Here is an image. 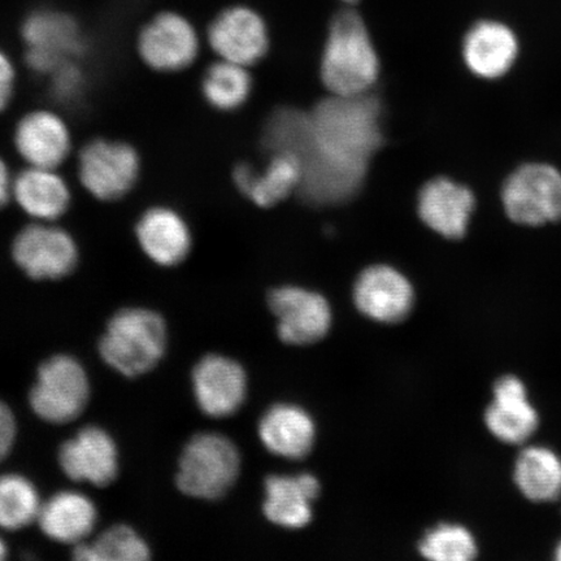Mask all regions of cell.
<instances>
[{
    "instance_id": "cell-11",
    "label": "cell",
    "mask_w": 561,
    "mask_h": 561,
    "mask_svg": "<svg viewBox=\"0 0 561 561\" xmlns=\"http://www.w3.org/2000/svg\"><path fill=\"white\" fill-rule=\"evenodd\" d=\"M138 54L157 72L174 73L191 67L199 55L201 41L194 25L178 12H161L138 37Z\"/></svg>"
},
{
    "instance_id": "cell-1",
    "label": "cell",
    "mask_w": 561,
    "mask_h": 561,
    "mask_svg": "<svg viewBox=\"0 0 561 561\" xmlns=\"http://www.w3.org/2000/svg\"><path fill=\"white\" fill-rule=\"evenodd\" d=\"M381 116V103L370 93L332 95L310 114L277 110L265 125L263 146L299 160L298 194L308 205H341L360 191L369 161L383 144Z\"/></svg>"
},
{
    "instance_id": "cell-33",
    "label": "cell",
    "mask_w": 561,
    "mask_h": 561,
    "mask_svg": "<svg viewBox=\"0 0 561 561\" xmlns=\"http://www.w3.org/2000/svg\"><path fill=\"white\" fill-rule=\"evenodd\" d=\"M16 70L11 59L0 50V112H3L11 102L13 85H15Z\"/></svg>"
},
{
    "instance_id": "cell-5",
    "label": "cell",
    "mask_w": 561,
    "mask_h": 561,
    "mask_svg": "<svg viewBox=\"0 0 561 561\" xmlns=\"http://www.w3.org/2000/svg\"><path fill=\"white\" fill-rule=\"evenodd\" d=\"M504 213L517 226L545 227L561 221V172L547 163L517 167L502 186Z\"/></svg>"
},
{
    "instance_id": "cell-9",
    "label": "cell",
    "mask_w": 561,
    "mask_h": 561,
    "mask_svg": "<svg viewBox=\"0 0 561 561\" xmlns=\"http://www.w3.org/2000/svg\"><path fill=\"white\" fill-rule=\"evenodd\" d=\"M21 34L26 46V65L37 73L51 76L56 69L75 61L82 53L79 25L60 11L31 13L21 27Z\"/></svg>"
},
{
    "instance_id": "cell-15",
    "label": "cell",
    "mask_w": 561,
    "mask_h": 561,
    "mask_svg": "<svg viewBox=\"0 0 561 561\" xmlns=\"http://www.w3.org/2000/svg\"><path fill=\"white\" fill-rule=\"evenodd\" d=\"M354 300L367 318L396 324L411 312L415 293L401 272L388 265H374L356 279Z\"/></svg>"
},
{
    "instance_id": "cell-30",
    "label": "cell",
    "mask_w": 561,
    "mask_h": 561,
    "mask_svg": "<svg viewBox=\"0 0 561 561\" xmlns=\"http://www.w3.org/2000/svg\"><path fill=\"white\" fill-rule=\"evenodd\" d=\"M419 551L425 559L436 561H469L479 553L476 539L465 526L440 524L421 539Z\"/></svg>"
},
{
    "instance_id": "cell-6",
    "label": "cell",
    "mask_w": 561,
    "mask_h": 561,
    "mask_svg": "<svg viewBox=\"0 0 561 561\" xmlns=\"http://www.w3.org/2000/svg\"><path fill=\"white\" fill-rule=\"evenodd\" d=\"M90 382L75 357L56 355L41 364L30 396L35 415L51 424H66L87 409Z\"/></svg>"
},
{
    "instance_id": "cell-22",
    "label": "cell",
    "mask_w": 561,
    "mask_h": 561,
    "mask_svg": "<svg viewBox=\"0 0 561 561\" xmlns=\"http://www.w3.org/2000/svg\"><path fill=\"white\" fill-rule=\"evenodd\" d=\"M12 198L34 221L54 222L67 213L72 196L53 168L27 167L12 182Z\"/></svg>"
},
{
    "instance_id": "cell-35",
    "label": "cell",
    "mask_w": 561,
    "mask_h": 561,
    "mask_svg": "<svg viewBox=\"0 0 561 561\" xmlns=\"http://www.w3.org/2000/svg\"><path fill=\"white\" fill-rule=\"evenodd\" d=\"M7 557V547L2 539H0V560H4Z\"/></svg>"
},
{
    "instance_id": "cell-25",
    "label": "cell",
    "mask_w": 561,
    "mask_h": 561,
    "mask_svg": "<svg viewBox=\"0 0 561 561\" xmlns=\"http://www.w3.org/2000/svg\"><path fill=\"white\" fill-rule=\"evenodd\" d=\"M98 512L90 497L76 491H61L42 504L37 523L53 541L79 545L90 536Z\"/></svg>"
},
{
    "instance_id": "cell-19",
    "label": "cell",
    "mask_w": 561,
    "mask_h": 561,
    "mask_svg": "<svg viewBox=\"0 0 561 561\" xmlns=\"http://www.w3.org/2000/svg\"><path fill=\"white\" fill-rule=\"evenodd\" d=\"M13 142L27 167L53 170L66 161L72 147L66 122L55 112L46 110L33 111L21 118Z\"/></svg>"
},
{
    "instance_id": "cell-7",
    "label": "cell",
    "mask_w": 561,
    "mask_h": 561,
    "mask_svg": "<svg viewBox=\"0 0 561 561\" xmlns=\"http://www.w3.org/2000/svg\"><path fill=\"white\" fill-rule=\"evenodd\" d=\"M140 159L135 147L122 140L95 139L79 157V178L94 198L111 202L128 194L139 178Z\"/></svg>"
},
{
    "instance_id": "cell-10",
    "label": "cell",
    "mask_w": 561,
    "mask_h": 561,
    "mask_svg": "<svg viewBox=\"0 0 561 561\" xmlns=\"http://www.w3.org/2000/svg\"><path fill=\"white\" fill-rule=\"evenodd\" d=\"M522 51L520 35L515 27L495 18L474 20L461 41L465 65L482 80H497L510 73Z\"/></svg>"
},
{
    "instance_id": "cell-4",
    "label": "cell",
    "mask_w": 561,
    "mask_h": 561,
    "mask_svg": "<svg viewBox=\"0 0 561 561\" xmlns=\"http://www.w3.org/2000/svg\"><path fill=\"white\" fill-rule=\"evenodd\" d=\"M240 468V453L233 442L221 434L201 433L182 451L175 482L187 496L220 500L234 485Z\"/></svg>"
},
{
    "instance_id": "cell-12",
    "label": "cell",
    "mask_w": 561,
    "mask_h": 561,
    "mask_svg": "<svg viewBox=\"0 0 561 561\" xmlns=\"http://www.w3.org/2000/svg\"><path fill=\"white\" fill-rule=\"evenodd\" d=\"M270 307L277 318L279 339L289 345H311L328 334L332 325V310L319 293L297 286L273 290Z\"/></svg>"
},
{
    "instance_id": "cell-8",
    "label": "cell",
    "mask_w": 561,
    "mask_h": 561,
    "mask_svg": "<svg viewBox=\"0 0 561 561\" xmlns=\"http://www.w3.org/2000/svg\"><path fill=\"white\" fill-rule=\"evenodd\" d=\"M12 257L33 279H59L72 273L79 262L73 237L54 222L35 221L19 231L12 243Z\"/></svg>"
},
{
    "instance_id": "cell-20",
    "label": "cell",
    "mask_w": 561,
    "mask_h": 561,
    "mask_svg": "<svg viewBox=\"0 0 561 561\" xmlns=\"http://www.w3.org/2000/svg\"><path fill=\"white\" fill-rule=\"evenodd\" d=\"M136 237L140 250L160 266H174L184 262L192 250L191 228L178 210L152 207L139 217Z\"/></svg>"
},
{
    "instance_id": "cell-34",
    "label": "cell",
    "mask_w": 561,
    "mask_h": 561,
    "mask_svg": "<svg viewBox=\"0 0 561 561\" xmlns=\"http://www.w3.org/2000/svg\"><path fill=\"white\" fill-rule=\"evenodd\" d=\"M12 182L9 168L0 159V208H3L12 196Z\"/></svg>"
},
{
    "instance_id": "cell-14",
    "label": "cell",
    "mask_w": 561,
    "mask_h": 561,
    "mask_svg": "<svg viewBox=\"0 0 561 561\" xmlns=\"http://www.w3.org/2000/svg\"><path fill=\"white\" fill-rule=\"evenodd\" d=\"M193 390L196 403L207 416L228 417L241 409L248 377L241 364L229 357L207 355L193 370Z\"/></svg>"
},
{
    "instance_id": "cell-29",
    "label": "cell",
    "mask_w": 561,
    "mask_h": 561,
    "mask_svg": "<svg viewBox=\"0 0 561 561\" xmlns=\"http://www.w3.org/2000/svg\"><path fill=\"white\" fill-rule=\"evenodd\" d=\"M42 504L37 489L21 474L0 476V528L20 530L37 522Z\"/></svg>"
},
{
    "instance_id": "cell-23",
    "label": "cell",
    "mask_w": 561,
    "mask_h": 561,
    "mask_svg": "<svg viewBox=\"0 0 561 561\" xmlns=\"http://www.w3.org/2000/svg\"><path fill=\"white\" fill-rule=\"evenodd\" d=\"M234 184L259 207L268 208L298 193L301 182L299 160L289 152L271 153L268 167L261 173L249 164H241L233 173Z\"/></svg>"
},
{
    "instance_id": "cell-18",
    "label": "cell",
    "mask_w": 561,
    "mask_h": 561,
    "mask_svg": "<svg viewBox=\"0 0 561 561\" xmlns=\"http://www.w3.org/2000/svg\"><path fill=\"white\" fill-rule=\"evenodd\" d=\"M493 392V402L485 412L489 432L503 444H524L539 426L538 412L529 402L525 383L516 376H503Z\"/></svg>"
},
{
    "instance_id": "cell-2",
    "label": "cell",
    "mask_w": 561,
    "mask_h": 561,
    "mask_svg": "<svg viewBox=\"0 0 561 561\" xmlns=\"http://www.w3.org/2000/svg\"><path fill=\"white\" fill-rule=\"evenodd\" d=\"M380 75V60L363 18L353 7L329 25L321 60V79L332 95L369 94Z\"/></svg>"
},
{
    "instance_id": "cell-31",
    "label": "cell",
    "mask_w": 561,
    "mask_h": 561,
    "mask_svg": "<svg viewBox=\"0 0 561 561\" xmlns=\"http://www.w3.org/2000/svg\"><path fill=\"white\" fill-rule=\"evenodd\" d=\"M51 77L54 93L61 100H73L80 93L83 82L82 73L76 67L75 61L56 69Z\"/></svg>"
},
{
    "instance_id": "cell-17",
    "label": "cell",
    "mask_w": 561,
    "mask_h": 561,
    "mask_svg": "<svg viewBox=\"0 0 561 561\" xmlns=\"http://www.w3.org/2000/svg\"><path fill=\"white\" fill-rule=\"evenodd\" d=\"M474 208L471 188L447 178L427 182L419 194L420 219L447 240H461L467 234Z\"/></svg>"
},
{
    "instance_id": "cell-27",
    "label": "cell",
    "mask_w": 561,
    "mask_h": 561,
    "mask_svg": "<svg viewBox=\"0 0 561 561\" xmlns=\"http://www.w3.org/2000/svg\"><path fill=\"white\" fill-rule=\"evenodd\" d=\"M252 80L248 67L219 60L207 69L202 91L208 104L220 111L240 108L248 101Z\"/></svg>"
},
{
    "instance_id": "cell-21",
    "label": "cell",
    "mask_w": 561,
    "mask_h": 561,
    "mask_svg": "<svg viewBox=\"0 0 561 561\" xmlns=\"http://www.w3.org/2000/svg\"><path fill=\"white\" fill-rule=\"evenodd\" d=\"M319 494L320 483L312 474L270 476L265 481L264 515L286 529L305 528Z\"/></svg>"
},
{
    "instance_id": "cell-26",
    "label": "cell",
    "mask_w": 561,
    "mask_h": 561,
    "mask_svg": "<svg viewBox=\"0 0 561 561\" xmlns=\"http://www.w3.org/2000/svg\"><path fill=\"white\" fill-rule=\"evenodd\" d=\"M514 480L530 502L557 501L561 496V458L547 447H526L517 456Z\"/></svg>"
},
{
    "instance_id": "cell-16",
    "label": "cell",
    "mask_w": 561,
    "mask_h": 561,
    "mask_svg": "<svg viewBox=\"0 0 561 561\" xmlns=\"http://www.w3.org/2000/svg\"><path fill=\"white\" fill-rule=\"evenodd\" d=\"M61 471L70 480L107 486L118 473V453L115 440L100 426L83 427L59 450Z\"/></svg>"
},
{
    "instance_id": "cell-3",
    "label": "cell",
    "mask_w": 561,
    "mask_h": 561,
    "mask_svg": "<svg viewBox=\"0 0 561 561\" xmlns=\"http://www.w3.org/2000/svg\"><path fill=\"white\" fill-rule=\"evenodd\" d=\"M165 348V321L146 308L118 311L100 342L102 359L125 377L142 376L156 368Z\"/></svg>"
},
{
    "instance_id": "cell-13",
    "label": "cell",
    "mask_w": 561,
    "mask_h": 561,
    "mask_svg": "<svg viewBox=\"0 0 561 561\" xmlns=\"http://www.w3.org/2000/svg\"><path fill=\"white\" fill-rule=\"evenodd\" d=\"M208 42L221 60L249 68L268 53V27L250 7L233 5L221 11L210 23Z\"/></svg>"
},
{
    "instance_id": "cell-36",
    "label": "cell",
    "mask_w": 561,
    "mask_h": 561,
    "mask_svg": "<svg viewBox=\"0 0 561 561\" xmlns=\"http://www.w3.org/2000/svg\"><path fill=\"white\" fill-rule=\"evenodd\" d=\"M340 2H342L343 4H346V5L353 7L357 2H360V0H340Z\"/></svg>"
},
{
    "instance_id": "cell-37",
    "label": "cell",
    "mask_w": 561,
    "mask_h": 561,
    "mask_svg": "<svg viewBox=\"0 0 561 561\" xmlns=\"http://www.w3.org/2000/svg\"><path fill=\"white\" fill-rule=\"evenodd\" d=\"M556 559L558 561H561V541L558 543L557 549H556Z\"/></svg>"
},
{
    "instance_id": "cell-24",
    "label": "cell",
    "mask_w": 561,
    "mask_h": 561,
    "mask_svg": "<svg viewBox=\"0 0 561 561\" xmlns=\"http://www.w3.org/2000/svg\"><path fill=\"white\" fill-rule=\"evenodd\" d=\"M259 436L273 455L291 460L304 459L312 450L314 423L300 407L277 404L262 417Z\"/></svg>"
},
{
    "instance_id": "cell-32",
    "label": "cell",
    "mask_w": 561,
    "mask_h": 561,
    "mask_svg": "<svg viewBox=\"0 0 561 561\" xmlns=\"http://www.w3.org/2000/svg\"><path fill=\"white\" fill-rule=\"evenodd\" d=\"M16 420L10 407L0 402V461L7 458L16 439Z\"/></svg>"
},
{
    "instance_id": "cell-28",
    "label": "cell",
    "mask_w": 561,
    "mask_h": 561,
    "mask_svg": "<svg viewBox=\"0 0 561 561\" xmlns=\"http://www.w3.org/2000/svg\"><path fill=\"white\" fill-rule=\"evenodd\" d=\"M73 558L80 561H145L150 559V549L130 526L115 525L94 542L76 545Z\"/></svg>"
}]
</instances>
